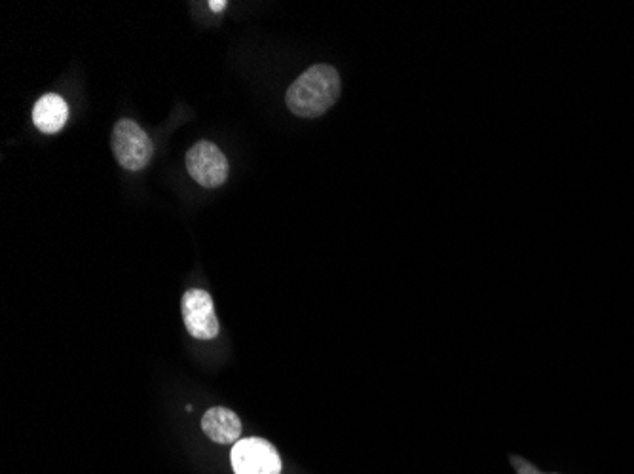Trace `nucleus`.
Segmentation results:
<instances>
[{"instance_id": "7", "label": "nucleus", "mask_w": 634, "mask_h": 474, "mask_svg": "<svg viewBox=\"0 0 634 474\" xmlns=\"http://www.w3.org/2000/svg\"><path fill=\"white\" fill-rule=\"evenodd\" d=\"M67 120H69V105L61 95L48 93V95H42L35 103L33 122H35L38 131L48 133V135L59 133L61 129L65 128Z\"/></svg>"}, {"instance_id": "2", "label": "nucleus", "mask_w": 634, "mask_h": 474, "mask_svg": "<svg viewBox=\"0 0 634 474\" xmlns=\"http://www.w3.org/2000/svg\"><path fill=\"white\" fill-rule=\"evenodd\" d=\"M111 145L116 162L133 173L145 169L154 152L149 133L130 118L116 122L112 129Z\"/></svg>"}, {"instance_id": "4", "label": "nucleus", "mask_w": 634, "mask_h": 474, "mask_svg": "<svg viewBox=\"0 0 634 474\" xmlns=\"http://www.w3.org/2000/svg\"><path fill=\"white\" fill-rule=\"evenodd\" d=\"M188 175L204 188H219L228 179V160L215 143L200 141L187 152Z\"/></svg>"}, {"instance_id": "1", "label": "nucleus", "mask_w": 634, "mask_h": 474, "mask_svg": "<svg viewBox=\"0 0 634 474\" xmlns=\"http://www.w3.org/2000/svg\"><path fill=\"white\" fill-rule=\"evenodd\" d=\"M340 76L331 65H314L291 84L285 93L289 110L300 118H317L336 103Z\"/></svg>"}, {"instance_id": "8", "label": "nucleus", "mask_w": 634, "mask_h": 474, "mask_svg": "<svg viewBox=\"0 0 634 474\" xmlns=\"http://www.w3.org/2000/svg\"><path fill=\"white\" fill-rule=\"evenodd\" d=\"M226 6H228V4H226L224 0H213V2H209V8H211L213 12H223Z\"/></svg>"}, {"instance_id": "6", "label": "nucleus", "mask_w": 634, "mask_h": 474, "mask_svg": "<svg viewBox=\"0 0 634 474\" xmlns=\"http://www.w3.org/2000/svg\"><path fill=\"white\" fill-rule=\"evenodd\" d=\"M202 429L217 444H234L242 435V421L232 410L215 406L204 414Z\"/></svg>"}, {"instance_id": "5", "label": "nucleus", "mask_w": 634, "mask_h": 474, "mask_svg": "<svg viewBox=\"0 0 634 474\" xmlns=\"http://www.w3.org/2000/svg\"><path fill=\"white\" fill-rule=\"evenodd\" d=\"M181 310L188 334L196 340H213L219 334V319L209 292L202 289L185 292Z\"/></svg>"}, {"instance_id": "3", "label": "nucleus", "mask_w": 634, "mask_h": 474, "mask_svg": "<svg viewBox=\"0 0 634 474\" xmlns=\"http://www.w3.org/2000/svg\"><path fill=\"white\" fill-rule=\"evenodd\" d=\"M232 467L236 474H280L278 450L262 438H243L232 448Z\"/></svg>"}]
</instances>
